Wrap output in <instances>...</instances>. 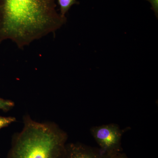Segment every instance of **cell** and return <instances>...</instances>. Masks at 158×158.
Here are the masks:
<instances>
[{"label":"cell","mask_w":158,"mask_h":158,"mask_svg":"<svg viewBox=\"0 0 158 158\" xmlns=\"http://www.w3.org/2000/svg\"><path fill=\"white\" fill-rule=\"evenodd\" d=\"M55 0H0V42L10 40L19 48L51 33L66 21Z\"/></svg>","instance_id":"1"},{"label":"cell","mask_w":158,"mask_h":158,"mask_svg":"<svg viewBox=\"0 0 158 158\" xmlns=\"http://www.w3.org/2000/svg\"><path fill=\"white\" fill-rule=\"evenodd\" d=\"M23 127L15 133L6 158H62L67 134L53 122H40L28 114Z\"/></svg>","instance_id":"2"},{"label":"cell","mask_w":158,"mask_h":158,"mask_svg":"<svg viewBox=\"0 0 158 158\" xmlns=\"http://www.w3.org/2000/svg\"><path fill=\"white\" fill-rule=\"evenodd\" d=\"M91 135L100 147V153L104 158H111L120 153L123 131L117 125L109 124L94 127Z\"/></svg>","instance_id":"3"},{"label":"cell","mask_w":158,"mask_h":158,"mask_svg":"<svg viewBox=\"0 0 158 158\" xmlns=\"http://www.w3.org/2000/svg\"><path fill=\"white\" fill-rule=\"evenodd\" d=\"M62 158H104L94 150L79 143L66 144Z\"/></svg>","instance_id":"4"},{"label":"cell","mask_w":158,"mask_h":158,"mask_svg":"<svg viewBox=\"0 0 158 158\" xmlns=\"http://www.w3.org/2000/svg\"><path fill=\"white\" fill-rule=\"evenodd\" d=\"M58 1L60 7V14L64 17H65V14L72 6L75 4H78V2L77 0H58Z\"/></svg>","instance_id":"5"},{"label":"cell","mask_w":158,"mask_h":158,"mask_svg":"<svg viewBox=\"0 0 158 158\" xmlns=\"http://www.w3.org/2000/svg\"><path fill=\"white\" fill-rule=\"evenodd\" d=\"M15 102L10 100L0 98V110L7 112L14 107Z\"/></svg>","instance_id":"6"},{"label":"cell","mask_w":158,"mask_h":158,"mask_svg":"<svg viewBox=\"0 0 158 158\" xmlns=\"http://www.w3.org/2000/svg\"><path fill=\"white\" fill-rule=\"evenodd\" d=\"M16 121V118L13 116L5 117L0 116V130L3 128L7 127Z\"/></svg>","instance_id":"7"},{"label":"cell","mask_w":158,"mask_h":158,"mask_svg":"<svg viewBox=\"0 0 158 158\" xmlns=\"http://www.w3.org/2000/svg\"><path fill=\"white\" fill-rule=\"evenodd\" d=\"M151 3L152 10L154 11L156 16L158 17V0H146Z\"/></svg>","instance_id":"8"},{"label":"cell","mask_w":158,"mask_h":158,"mask_svg":"<svg viewBox=\"0 0 158 158\" xmlns=\"http://www.w3.org/2000/svg\"><path fill=\"white\" fill-rule=\"evenodd\" d=\"M111 158H127L125 156L119 153L117 154V155L114 156L113 157Z\"/></svg>","instance_id":"9"},{"label":"cell","mask_w":158,"mask_h":158,"mask_svg":"<svg viewBox=\"0 0 158 158\" xmlns=\"http://www.w3.org/2000/svg\"><path fill=\"white\" fill-rule=\"evenodd\" d=\"M0 156H1V155H0Z\"/></svg>","instance_id":"10"}]
</instances>
